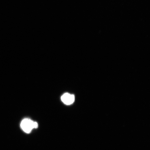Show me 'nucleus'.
<instances>
[{
  "label": "nucleus",
  "mask_w": 150,
  "mask_h": 150,
  "mask_svg": "<svg viewBox=\"0 0 150 150\" xmlns=\"http://www.w3.org/2000/svg\"><path fill=\"white\" fill-rule=\"evenodd\" d=\"M21 127L24 132L29 134L34 129L38 127V124L31 119L26 118L24 119L21 123Z\"/></svg>",
  "instance_id": "nucleus-1"
},
{
  "label": "nucleus",
  "mask_w": 150,
  "mask_h": 150,
  "mask_svg": "<svg viewBox=\"0 0 150 150\" xmlns=\"http://www.w3.org/2000/svg\"><path fill=\"white\" fill-rule=\"evenodd\" d=\"M61 99L62 102L65 105H70L72 104L74 102L75 96L74 95L65 93L62 96Z\"/></svg>",
  "instance_id": "nucleus-2"
}]
</instances>
